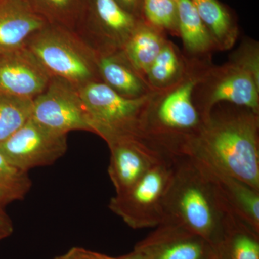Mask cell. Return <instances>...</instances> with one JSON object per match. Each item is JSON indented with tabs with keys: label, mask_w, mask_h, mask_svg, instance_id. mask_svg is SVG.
<instances>
[{
	"label": "cell",
	"mask_w": 259,
	"mask_h": 259,
	"mask_svg": "<svg viewBox=\"0 0 259 259\" xmlns=\"http://www.w3.org/2000/svg\"><path fill=\"white\" fill-rule=\"evenodd\" d=\"M145 18L153 26L178 30V9L175 0H143Z\"/></svg>",
	"instance_id": "obj_25"
},
{
	"label": "cell",
	"mask_w": 259,
	"mask_h": 259,
	"mask_svg": "<svg viewBox=\"0 0 259 259\" xmlns=\"http://www.w3.org/2000/svg\"><path fill=\"white\" fill-rule=\"evenodd\" d=\"M34 13L47 23L76 32L86 0H25Z\"/></svg>",
	"instance_id": "obj_20"
},
{
	"label": "cell",
	"mask_w": 259,
	"mask_h": 259,
	"mask_svg": "<svg viewBox=\"0 0 259 259\" xmlns=\"http://www.w3.org/2000/svg\"><path fill=\"white\" fill-rule=\"evenodd\" d=\"M32 100L0 93V144L31 118Z\"/></svg>",
	"instance_id": "obj_22"
},
{
	"label": "cell",
	"mask_w": 259,
	"mask_h": 259,
	"mask_svg": "<svg viewBox=\"0 0 259 259\" xmlns=\"http://www.w3.org/2000/svg\"><path fill=\"white\" fill-rule=\"evenodd\" d=\"M164 44L156 30L139 21L122 51L138 74H146Z\"/></svg>",
	"instance_id": "obj_18"
},
{
	"label": "cell",
	"mask_w": 259,
	"mask_h": 259,
	"mask_svg": "<svg viewBox=\"0 0 259 259\" xmlns=\"http://www.w3.org/2000/svg\"><path fill=\"white\" fill-rule=\"evenodd\" d=\"M140 20L115 0H86L76 32L97 54L122 50Z\"/></svg>",
	"instance_id": "obj_8"
},
{
	"label": "cell",
	"mask_w": 259,
	"mask_h": 259,
	"mask_svg": "<svg viewBox=\"0 0 259 259\" xmlns=\"http://www.w3.org/2000/svg\"><path fill=\"white\" fill-rule=\"evenodd\" d=\"M201 161L228 210L259 233V190Z\"/></svg>",
	"instance_id": "obj_15"
},
{
	"label": "cell",
	"mask_w": 259,
	"mask_h": 259,
	"mask_svg": "<svg viewBox=\"0 0 259 259\" xmlns=\"http://www.w3.org/2000/svg\"><path fill=\"white\" fill-rule=\"evenodd\" d=\"M97 66L100 81L122 96L137 98L147 95L140 75L122 50L98 54Z\"/></svg>",
	"instance_id": "obj_16"
},
{
	"label": "cell",
	"mask_w": 259,
	"mask_h": 259,
	"mask_svg": "<svg viewBox=\"0 0 259 259\" xmlns=\"http://www.w3.org/2000/svg\"><path fill=\"white\" fill-rule=\"evenodd\" d=\"M220 102H231L258 113V77L238 64L228 68L213 84L204 115L208 117L212 107Z\"/></svg>",
	"instance_id": "obj_14"
},
{
	"label": "cell",
	"mask_w": 259,
	"mask_h": 259,
	"mask_svg": "<svg viewBox=\"0 0 259 259\" xmlns=\"http://www.w3.org/2000/svg\"><path fill=\"white\" fill-rule=\"evenodd\" d=\"M67 148V135L54 132L32 118L0 144V153L8 161L27 171L54 164Z\"/></svg>",
	"instance_id": "obj_9"
},
{
	"label": "cell",
	"mask_w": 259,
	"mask_h": 259,
	"mask_svg": "<svg viewBox=\"0 0 259 259\" xmlns=\"http://www.w3.org/2000/svg\"><path fill=\"white\" fill-rule=\"evenodd\" d=\"M180 69V63L176 51L169 44H164L146 75L153 86H165L175 80Z\"/></svg>",
	"instance_id": "obj_24"
},
{
	"label": "cell",
	"mask_w": 259,
	"mask_h": 259,
	"mask_svg": "<svg viewBox=\"0 0 259 259\" xmlns=\"http://www.w3.org/2000/svg\"><path fill=\"white\" fill-rule=\"evenodd\" d=\"M51 79L26 47L0 54L1 94L33 100L47 89Z\"/></svg>",
	"instance_id": "obj_12"
},
{
	"label": "cell",
	"mask_w": 259,
	"mask_h": 259,
	"mask_svg": "<svg viewBox=\"0 0 259 259\" xmlns=\"http://www.w3.org/2000/svg\"><path fill=\"white\" fill-rule=\"evenodd\" d=\"M64 259H114L115 257L102 254L85 248L74 247L62 255Z\"/></svg>",
	"instance_id": "obj_26"
},
{
	"label": "cell",
	"mask_w": 259,
	"mask_h": 259,
	"mask_svg": "<svg viewBox=\"0 0 259 259\" xmlns=\"http://www.w3.org/2000/svg\"><path fill=\"white\" fill-rule=\"evenodd\" d=\"M31 187L28 171L12 164L0 153V207L23 200Z\"/></svg>",
	"instance_id": "obj_23"
},
{
	"label": "cell",
	"mask_w": 259,
	"mask_h": 259,
	"mask_svg": "<svg viewBox=\"0 0 259 259\" xmlns=\"http://www.w3.org/2000/svg\"><path fill=\"white\" fill-rule=\"evenodd\" d=\"M229 212L203 163L189 153L174 156L164 222L185 227L213 248L222 238Z\"/></svg>",
	"instance_id": "obj_2"
},
{
	"label": "cell",
	"mask_w": 259,
	"mask_h": 259,
	"mask_svg": "<svg viewBox=\"0 0 259 259\" xmlns=\"http://www.w3.org/2000/svg\"><path fill=\"white\" fill-rule=\"evenodd\" d=\"M25 47L51 77L66 80L77 88L100 81L98 54L76 32L48 23L30 37Z\"/></svg>",
	"instance_id": "obj_4"
},
{
	"label": "cell",
	"mask_w": 259,
	"mask_h": 259,
	"mask_svg": "<svg viewBox=\"0 0 259 259\" xmlns=\"http://www.w3.org/2000/svg\"><path fill=\"white\" fill-rule=\"evenodd\" d=\"M212 259H259V233L231 212L225 219L222 238Z\"/></svg>",
	"instance_id": "obj_17"
},
{
	"label": "cell",
	"mask_w": 259,
	"mask_h": 259,
	"mask_svg": "<svg viewBox=\"0 0 259 259\" xmlns=\"http://www.w3.org/2000/svg\"><path fill=\"white\" fill-rule=\"evenodd\" d=\"M155 228L135 246L144 259H212V245L185 227L164 222Z\"/></svg>",
	"instance_id": "obj_11"
},
{
	"label": "cell",
	"mask_w": 259,
	"mask_h": 259,
	"mask_svg": "<svg viewBox=\"0 0 259 259\" xmlns=\"http://www.w3.org/2000/svg\"><path fill=\"white\" fill-rule=\"evenodd\" d=\"M54 259H64V257H63V255H60V256L56 257Z\"/></svg>",
	"instance_id": "obj_30"
},
{
	"label": "cell",
	"mask_w": 259,
	"mask_h": 259,
	"mask_svg": "<svg viewBox=\"0 0 259 259\" xmlns=\"http://www.w3.org/2000/svg\"><path fill=\"white\" fill-rule=\"evenodd\" d=\"M110 151L108 175L116 194L131 188L168 155L142 138L122 137L107 143Z\"/></svg>",
	"instance_id": "obj_10"
},
{
	"label": "cell",
	"mask_w": 259,
	"mask_h": 259,
	"mask_svg": "<svg viewBox=\"0 0 259 259\" xmlns=\"http://www.w3.org/2000/svg\"><path fill=\"white\" fill-rule=\"evenodd\" d=\"M14 232L13 221L5 212L4 207H0V243L11 236Z\"/></svg>",
	"instance_id": "obj_27"
},
{
	"label": "cell",
	"mask_w": 259,
	"mask_h": 259,
	"mask_svg": "<svg viewBox=\"0 0 259 259\" xmlns=\"http://www.w3.org/2000/svg\"><path fill=\"white\" fill-rule=\"evenodd\" d=\"M115 1L124 10L138 18L140 10L142 8L143 0H115Z\"/></svg>",
	"instance_id": "obj_28"
},
{
	"label": "cell",
	"mask_w": 259,
	"mask_h": 259,
	"mask_svg": "<svg viewBox=\"0 0 259 259\" xmlns=\"http://www.w3.org/2000/svg\"><path fill=\"white\" fill-rule=\"evenodd\" d=\"M78 89L92 133L100 136L107 144L122 137L144 139L141 123L152 100L149 95L128 98L100 81H92Z\"/></svg>",
	"instance_id": "obj_5"
},
{
	"label": "cell",
	"mask_w": 259,
	"mask_h": 259,
	"mask_svg": "<svg viewBox=\"0 0 259 259\" xmlns=\"http://www.w3.org/2000/svg\"><path fill=\"white\" fill-rule=\"evenodd\" d=\"M31 118L57 134L92 132L79 89L61 78L51 77L47 89L33 99Z\"/></svg>",
	"instance_id": "obj_7"
},
{
	"label": "cell",
	"mask_w": 259,
	"mask_h": 259,
	"mask_svg": "<svg viewBox=\"0 0 259 259\" xmlns=\"http://www.w3.org/2000/svg\"><path fill=\"white\" fill-rule=\"evenodd\" d=\"M178 30L186 49L194 54L208 51L213 40L192 0H177Z\"/></svg>",
	"instance_id": "obj_19"
},
{
	"label": "cell",
	"mask_w": 259,
	"mask_h": 259,
	"mask_svg": "<svg viewBox=\"0 0 259 259\" xmlns=\"http://www.w3.org/2000/svg\"><path fill=\"white\" fill-rule=\"evenodd\" d=\"M175 1H177V0H175Z\"/></svg>",
	"instance_id": "obj_31"
},
{
	"label": "cell",
	"mask_w": 259,
	"mask_h": 259,
	"mask_svg": "<svg viewBox=\"0 0 259 259\" xmlns=\"http://www.w3.org/2000/svg\"><path fill=\"white\" fill-rule=\"evenodd\" d=\"M114 259H144L141 256V255L139 254L137 252L135 251V250H133L131 253H128V254L122 255V256L120 257H115Z\"/></svg>",
	"instance_id": "obj_29"
},
{
	"label": "cell",
	"mask_w": 259,
	"mask_h": 259,
	"mask_svg": "<svg viewBox=\"0 0 259 259\" xmlns=\"http://www.w3.org/2000/svg\"><path fill=\"white\" fill-rule=\"evenodd\" d=\"M173 172L174 156H168L128 190L112 197L109 209L133 229L159 226L164 222L165 201Z\"/></svg>",
	"instance_id": "obj_6"
},
{
	"label": "cell",
	"mask_w": 259,
	"mask_h": 259,
	"mask_svg": "<svg viewBox=\"0 0 259 259\" xmlns=\"http://www.w3.org/2000/svg\"><path fill=\"white\" fill-rule=\"evenodd\" d=\"M47 24L25 0H0V54L26 47Z\"/></svg>",
	"instance_id": "obj_13"
},
{
	"label": "cell",
	"mask_w": 259,
	"mask_h": 259,
	"mask_svg": "<svg viewBox=\"0 0 259 259\" xmlns=\"http://www.w3.org/2000/svg\"><path fill=\"white\" fill-rule=\"evenodd\" d=\"M198 78H190L159 101L151 100L145 112L141 131L145 139L170 156L185 154L190 141L205 122L192 101Z\"/></svg>",
	"instance_id": "obj_3"
},
{
	"label": "cell",
	"mask_w": 259,
	"mask_h": 259,
	"mask_svg": "<svg viewBox=\"0 0 259 259\" xmlns=\"http://www.w3.org/2000/svg\"><path fill=\"white\" fill-rule=\"evenodd\" d=\"M192 2L213 40L221 47H231L235 40L236 31L231 16L223 5L218 0Z\"/></svg>",
	"instance_id": "obj_21"
},
{
	"label": "cell",
	"mask_w": 259,
	"mask_h": 259,
	"mask_svg": "<svg viewBox=\"0 0 259 259\" xmlns=\"http://www.w3.org/2000/svg\"><path fill=\"white\" fill-rule=\"evenodd\" d=\"M258 113L209 115L185 154L259 190Z\"/></svg>",
	"instance_id": "obj_1"
}]
</instances>
